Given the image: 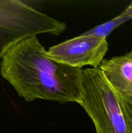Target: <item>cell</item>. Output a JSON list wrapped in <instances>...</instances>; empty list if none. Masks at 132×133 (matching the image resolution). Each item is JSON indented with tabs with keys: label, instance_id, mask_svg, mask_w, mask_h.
Returning a JSON list of instances; mask_svg holds the SVG:
<instances>
[{
	"label": "cell",
	"instance_id": "1",
	"mask_svg": "<svg viewBox=\"0 0 132 133\" xmlns=\"http://www.w3.org/2000/svg\"><path fill=\"white\" fill-rule=\"evenodd\" d=\"M1 76L26 101L77 103L82 97V69L50 59L36 36L8 49L0 61Z\"/></svg>",
	"mask_w": 132,
	"mask_h": 133
},
{
	"label": "cell",
	"instance_id": "2",
	"mask_svg": "<svg viewBox=\"0 0 132 133\" xmlns=\"http://www.w3.org/2000/svg\"><path fill=\"white\" fill-rule=\"evenodd\" d=\"M78 104L93 121L96 133H132V96L112 87L98 68L82 69Z\"/></svg>",
	"mask_w": 132,
	"mask_h": 133
},
{
	"label": "cell",
	"instance_id": "3",
	"mask_svg": "<svg viewBox=\"0 0 132 133\" xmlns=\"http://www.w3.org/2000/svg\"><path fill=\"white\" fill-rule=\"evenodd\" d=\"M67 30L57 20L19 0H0V61L19 42L40 34L60 35Z\"/></svg>",
	"mask_w": 132,
	"mask_h": 133
},
{
	"label": "cell",
	"instance_id": "4",
	"mask_svg": "<svg viewBox=\"0 0 132 133\" xmlns=\"http://www.w3.org/2000/svg\"><path fill=\"white\" fill-rule=\"evenodd\" d=\"M107 50V38L82 34L49 48L47 55L56 62L72 68H98Z\"/></svg>",
	"mask_w": 132,
	"mask_h": 133
},
{
	"label": "cell",
	"instance_id": "5",
	"mask_svg": "<svg viewBox=\"0 0 132 133\" xmlns=\"http://www.w3.org/2000/svg\"><path fill=\"white\" fill-rule=\"evenodd\" d=\"M98 68L115 89L132 96V50L124 55L104 58Z\"/></svg>",
	"mask_w": 132,
	"mask_h": 133
},
{
	"label": "cell",
	"instance_id": "6",
	"mask_svg": "<svg viewBox=\"0 0 132 133\" xmlns=\"http://www.w3.org/2000/svg\"><path fill=\"white\" fill-rule=\"evenodd\" d=\"M129 20H131V18L126 16H123L119 14L113 19L102 23L99 25L96 26V27L92 28L91 29L85 31L82 34L84 35H91V36L107 38L109 34L112 31H113L115 29Z\"/></svg>",
	"mask_w": 132,
	"mask_h": 133
},
{
	"label": "cell",
	"instance_id": "7",
	"mask_svg": "<svg viewBox=\"0 0 132 133\" xmlns=\"http://www.w3.org/2000/svg\"><path fill=\"white\" fill-rule=\"evenodd\" d=\"M123 16H126L132 19V2L127 6L126 9L120 14Z\"/></svg>",
	"mask_w": 132,
	"mask_h": 133
}]
</instances>
